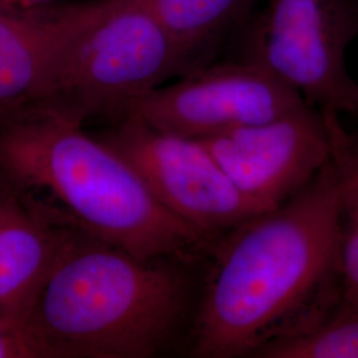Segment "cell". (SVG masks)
<instances>
[{"label":"cell","mask_w":358,"mask_h":358,"mask_svg":"<svg viewBox=\"0 0 358 358\" xmlns=\"http://www.w3.org/2000/svg\"><path fill=\"white\" fill-rule=\"evenodd\" d=\"M343 195L334 159L291 201L217 238L192 317V357H254L309 332L340 304Z\"/></svg>","instance_id":"1"},{"label":"cell","mask_w":358,"mask_h":358,"mask_svg":"<svg viewBox=\"0 0 358 358\" xmlns=\"http://www.w3.org/2000/svg\"><path fill=\"white\" fill-rule=\"evenodd\" d=\"M195 266L72 229L24 320L36 358H152L187 346Z\"/></svg>","instance_id":"2"},{"label":"cell","mask_w":358,"mask_h":358,"mask_svg":"<svg viewBox=\"0 0 358 358\" xmlns=\"http://www.w3.org/2000/svg\"><path fill=\"white\" fill-rule=\"evenodd\" d=\"M0 180L66 226L141 259L198 264L215 243L171 214L109 145L43 108L0 121Z\"/></svg>","instance_id":"3"},{"label":"cell","mask_w":358,"mask_h":358,"mask_svg":"<svg viewBox=\"0 0 358 358\" xmlns=\"http://www.w3.org/2000/svg\"><path fill=\"white\" fill-rule=\"evenodd\" d=\"M192 72L148 0H100L68 41L35 106L84 125L110 124L171 77Z\"/></svg>","instance_id":"4"},{"label":"cell","mask_w":358,"mask_h":358,"mask_svg":"<svg viewBox=\"0 0 358 358\" xmlns=\"http://www.w3.org/2000/svg\"><path fill=\"white\" fill-rule=\"evenodd\" d=\"M358 35L357 0H266L245 34L244 60L266 68L325 120L358 115L346 52Z\"/></svg>","instance_id":"5"},{"label":"cell","mask_w":358,"mask_h":358,"mask_svg":"<svg viewBox=\"0 0 358 358\" xmlns=\"http://www.w3.org/2000/svg\"><path fill=\"white\" fill-rule=\"evenodd\" d=\"M122 155L176 217L217 241L260 214L196 138L127 115L97 136Z\"/></svg>","instance_id":"6"},{"label":"cell","mask_w":358,"mask_h":358,"mask_svg":"<svg viewBox=\"0 0 358 358\" xmlns=\"http://www.w3.org/2000/svg\"><path fill=\"white\" fill-rule=\"evenodd\" d=\"M306 105L266 122L196 138L262 213L291 201L336 159L345 137Z\"/></svg>","instance_id":"7"},{"label":"cell","mask_w":358,"mask_h":358,"mask_svg":"<svg viewBox=\"0 0 358 358\" xmlns=\"http://www.w3.org/2000/svg\"><path fill=\"white\" fill-rule=\"evenodd\" d=\"M306 105L266 68L243 59L194 69L143 96L128 115L169 133L203 138L266 122Z\"/></svg>","instance_id":"8"},{"label":"cell","mask_w":358,"mask_h":358,"mask_svg":"<svg viewBox=\"0 0 358 358\" xmlns=\"http://www.w3.org/2000/svg\"><path fill=\"white\" fill-rule=\"evenodd\" d=\"M99 3L0 6V121L38 103L65 45Z\"/></svg>","instance_id":"9"},{"label":"cell","mask_w":358,"mask_h":358,"mask_svg":"<svg viewBox=\"0 0 358 358\" xmlns=\"http://www.w3.org/2000/svg\"><path fill=\"white\" fill-rule=\"evenodd\" d=\"M72 229L0 180V315L24 325Z\"/></svg>","instance_id":"10"},{"label":"cell","mask_w":358,"mask_h":358,"mask_svg":"<svg viewBox=\"0 0 358 358\" xmlns=\"http://www.w3.org/2000/svg\"><path fill=\"white\" fill-rule=\"evenodd\" d=\"M148 1L194 71L211 63L222 41L250 17L260 0Z\"/></svg>","instance_id":"11"},{"label":"cell","mask_w":358,"mask_h":358,"mask_svg":"<svg viewBox=\"0 0 358 358\" xmlns=\"http://www.w3.org/2000/svg\"><path fill=\"white\" fill-rule=\"evenodd\" d=\"M254 358H358V308L340 301L309 332L264 346Z\"/></svg>","instance_id":"12"},{"label":"cell","mask_w":358,"mask_h":358,"mask_svg":"<svg viewBox=\"0 0 358 358\" xmlns=\"http://www.w3.org/2000/svg\"><path fill=\"white\" fill-rule=\"evenodd\" d=\"M341 166L344 169L340 234L341 303L358 308V158Z\"/></svg>","instance_id":"13"},{"label":"cell","mask_w":358,"mask_h":358,"mask_svg":"<svg viewBox=\"0 0 358 358\" xmlns=\"http://www.w3.org/2000/svg\"><path fill=\"white\" fill-rule=\"evenodd\" d=\"M0 358H36L24 325L0 315Z\"/></svg>","instance_id":"14"},{"label":"cell","mask_w":358,"mask_h":358,"mask_svg":"<svg viewBox=\"0 0 358 358\" xmlns=\"http://www.w3.org/2000/svg\"><path fill=\"white\" fill-rule=\"evenodd\" d=\"M51 0H0V6L16 7V8H31L43 4H48Z\"/></svg>","instance_id":"15"},{"label":"cell","mask_w":358,"mask_h":358,"mask_svg":"<svg viewBox=\"0 0 358 358\" xmlns=\"http://www.w3.org/2000/svg\"><path fill=\"white\" fill-rule=\"evenodd\" d=\"M348 154L353 158H358V134L353 138L349 136V142H348Z\"/></svg>","instance_id":"16"},{"label":"cell","mask_w":358,"mask_h":358,"mask_svg":"<svg viewBox=\"0 0 358 358\" xmlns=\"http://www.w3.org/2000/svg\"><path fill=\"white\" fill-rule=\"evenodd\" d=\"M357 83H358V77H357Z\"/></svg>","instance_id":"17"},{"label":"cell","mask_w":358,"mask_h":358,"mask_svg":"<svg viewBox=\"0 0 358 358\" xmlns=\"http://www.w3.org/2000/svg\"><path fill=\"white\" fill-rule=\"evenodd\" d=\"M357 1H358V0H357Z\"/></svg>","instance_id":"18"}]
</instances>
